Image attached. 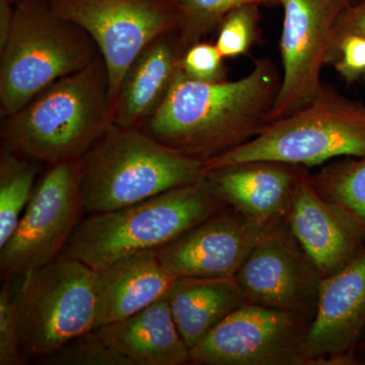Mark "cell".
Wrapping results in <instances>:
<instances>
[{"label": "cell", "mask_w": 365, "mask_h": 365, "mask_svg": "<svg viewBox=\"0 0 365 365\" xmlns=\"http://www.w3.org/2000/svg\"><path fill=\"white\" fill-rule=\"evenodd\" d=\"M280 86V71L267 57L255 60L252 71L235 81H195L179 67L163 104L141 129L204 163L268 126Z\"/></svg>", "instance_id": "1"}, {"label": "cell", "mask_w": 365, "mask_h": 365, "mask_svg": "<svg viewBox=\"0 0 365 365\" xmlns=\"http://www.w3.org/2000/svg\"><path fill=\"white\" fill-rule=\"evenodd\" d=\"M113 125L109 74L98 57L2 118L1 148L54 165L85 157Z\"/></svg>", "instance_id": "2"}, {"label": "cell", "mask_w": 365, "mask_h": 365, "mask_svg": "<svg viewBox=\"0 0 365 365\" xmlns=\"http://www.w3.org/2000/svg\"><path fill=\"white\" fill-rule=\"evenodd\" d=\"M227 205L205 176L127 207L83 217L61 256L93 269L163 248Z\"/></svg>", "instance_id": "3"}, {"label": "cell", "mask_w": 365, "mask_h": 365, "mask_svg": "<svg viewBox=\"0 0 365 365\" xmlns=\"http://www.w3.org/2000/svg\"><path fill=\"white\" fill-rule=\"evenodd\" d=\"M204 176L202 160L160 143L143 129L114 124L83 157L81 198L86 215L108 212Z\"/></svg>", "instance_id": "4"}, {"label": "cell", "mask_w": 365, "mask_h": 365, "mask_svg": "<svg viewBox=\"0 0 365 365\" xmlns=\"http://www.w3.org/2000/svg\"><path fill=\"white\" fill-rule=\"evenodd\" d=\"M98 57L90 35L58 16L45 0H14L11 32L0 47L1 119Z\"/></svg>", "instance_id": "5"}, {"label": "cell", "mask_w": 365, "mask_h": 365, "mask_svg": "<svg viewBox=\"0 0 365 365\" xmlns=\"http://www.w3.org/2000/svg\"><path fill=\"white\" fill-rule=\"evenodd\" d=\"M348 157H365V104L324 83L309 104L270 122L249 143L206 160L204 169L250 160H274L309 169Z\"/></svg>", "instance_id": "6"}, {"label": "cell", "mask_w": 365, "mask_h": 365, "mask_svg": "<svg viewBox=\"0 0 365 365\" xmlns=\"http://www.w3.org/2000/svg\"><path fill=\"white\" fill-rule=\"evenodd\" d=\"M16 290L21 347L30 360L51 355L96 328L93 269L59 257L21 277Z\"/></svg>", "instance_id": "7"}, {"label": "cell", "mask_w": 365, "mask_h": 365, "mask_svg": "<svg viewBox=\"0 0 365 365\" xmlns=\"http://www.w3.org/2000/svg\"><path fill=\"white\" fill-rule=\"evenodd\" d=\"M83 158L48 165L13 235L0 248L2 281L58 259L86 216L81 198Z\"/></svg>", "instance_id": "8"}, {"label": "cell", "mask_w": 365, "mask_h": 365, "mask_svg": "<svg viewBox=\"0 0 365 365\" xmlns=\"http://www.w3.org/2000/svg\"><path fill=\"white\" fill-rule=\"evenodd\" d=\"M61 18L81 26L107 67L113 107L125 73L153 41L177 33L176 0H45Z\"/></svg>", "instance_id": "9"}, {"label": "cell", "mask_w": 365, "mask_h": 365, "mask_svg": "<svg viewBox=\"0 0 365 365\" xmlns=\"http://www.w3.org/2000/svg\"><path fill=\"white\" fill-rule=\"evenodd\" d=\"M314 319L246 302L190 349L191 364L309 365L306 343Z\"/></svg>", "instance_id": "10"}, {"label": "cell", "mask_w": 365, "mask_h": 365, "mask_svg": "<svg viewBox=\"0 0 365 365\" xmlns=\"http://www.w3.org/2000/svg\"><path fill=\"white\" fill-rule=\"evenodd\" d=\"M283 7L280 36L281 86L270 121L309 104L323 88L334 29L350 0H278Z\"/></svg>", "instance_id": "11"}, {"label": "cell", "mask_w": 365, "mask_h": 365, "mask_svg": "<svg viewBox=\"0 0 365 365\" xmlns=\"http://www.w3.org/2000/svg\"><path fill=\"white\" fill-rule=\"evenodd\" d=\"M235 279L251 304L314 319L325 278L284 220L252 250Z\"/></svg>", "instance_id": "12"}, {"label": "cell", "mask_w": 365, "mask_h": 365, "mask_svg": "<svg viewBox=\"0 0 365 365\" xmlns=\"http://www.w3.org/2000/svg\"><path fill=\"white\" fill-rule=\"evenodd\" d=\"M282 222H259L225 205L155 252L178 278H234L256 245Z\"/></svg>", "instance_id": "13"}, {"label": "cell", "mask_w": 365, "mask_h": 365, "mask_svg": "<svg viewBox=\"0 0 365 365\" xmlns=\"http://www.w3.org/2000/svg\"><path fill=\"white\" fill-rule=\"evenodd\" d=\"M365 336V252L322 284L306 343L309 365L362 364Z\"/></svg>", "instance_id": "14"}, {"label": "cell", "mask_w": 365, "mask_h": 365, "mask_svg": "<svg viewBox=\"0 0 365 365\" xmlns=\"http://www.w3.org/2000/svg\"><path fill=\"white\" fill-rule=\"evenodd\" d=\"M287 220L324 278L347 267L365 252V239L359 225L342 209L319 195L309 170L295 188Z\"/></svg>", "instance_id": "15"}, {"label": "cell", "mask_w": 365, "mask_h": 365, "mask_svg": "<svg viewBox=\"0 0 365 365\" xmlns=\"http://www.w3.org/2000/svg\"><path fill=\"white\" fill-rule=\"evenodd\" d=\"M307 168L250 160L206 170L205 178L227 205L263 222L285 220L295 188Z\"/></svg>", "instance_id": "16"}, {"label": "cell", "mask_w": 365, "mask_h": 365, "mask_svg": "<svg viewBox=\"0 0 365 365\" xmlns=\"http://www.w3.org/2000/svg\"><path fill=\"white\" fill-rule=\"evenodd\" d=\"M178 277L155 250L120 257L93 269L96 328L122 321L167 297Z\"/></svg>", "instance_id": "17"}, {"label": "cell", "mask_w": 365, "mask_h": 365, "mask_svg": "<svg viewBox=\"0 0 365 365\" xmlns=\"http://www.w3.org/2000/svg\"><path fill=\"white\" fill-rule=\"evenodd\" d=\"M182 54L177 33H168L136 57L118 91L113 107L115 125L143 128L167 97Z\"/></svg>", "instance_id": "18"}, {"label": "cell", "mask_w": 365, "mask_h": 365, "mask_svg": "<svg viewBox=\"0 0 365 365\" xmlns=\"http://www.w3.org/2000/svg\"><path fill=\"white\" fill-rule=\"evenodd\" d=\"M128 365L190 364V349L177 329L167 297L122 321L97 329Z\"/></svg>", "instance_id": "19"}, {"label": "cell", "mask_w": 365, "mask_h": 365, "mask_svg": "<svg viewBox=\"0 0 365 365\" xmlns=\"http://www.w3.org/2000/svg\"><path fill=\"white\" fill-rule=\"evenodd\" d=\"M170 313L189 349L247 299L234 278H178L167 295Z\"/></svg>", "instance_id": "20"}, {"label": "cell", "mask_w": 365, "mask_h": 365, "mask_svg": "<svg viewBox=\"0 0 365 365\" xmlns=\"http://www.w3.org/2000/svg\"><path fill=\"white\" fill-rule=\"evenodd\" d=\"M42 163L0 150V248L13 235L32 198Z\"/></svg>", "instance_id": "21"}, {"label": "cell", "mask_w": 365, "mask_h": 365, "mask_svg": "<svg viewBox=\"0 0 365 365\" xmlns=\"http://www.w3.org/2000/svg\"><path fill=\"white\" fill-rule=\"evenodd\" d=\"M311 180L319 195L352 218L365 239V157L327 163Z\"/></svg>", "instance_id": "22"}, {"label": "cell", "mask_w": 365, "mask_h": 365, "mask_svg": "<svg viewBox=\"0 0 365 365\" xmlns=\"http://www.w3.org/2000/svg\"><path fill=\"white\" fill-rule=\"evenodd\" d=\"M179 38L182 52L217 30L223 19L237 7L249 4H275L278 0H176Z\"/></svg>", "instance_id": "23"}, {"label": "cell", "mask_w": 365, "mask_h": 365, "mask_svg": "<svg viewBox=\"0 0 365 365\" xmlns=\"http://www.w3.org/2000/svg\"><path fill=\"white\" fill-rule=\"evenodd\" d=\"M260 6L249 4L237 7L223 19L217 29L215 45L225 58L247 54L259 39Z\"/></svg>", "instance_id": "24"}, {"label": "cell", "mask_w": 365, "mask_h": 365, "mask_svg": "<svg viewBox=\"0 0 365 365\" xmlns=\"http://www.w3.org/2000/svg\"><path fill=\"white\" fill-rule=\"evenodd\" d=\"M38 361L53 365H128L126 360L106 344L98 330L74 338L56 352Z\"/></svg>", "instance_id": "25"}, {"label": "cell", "mask_w": 365, "mask_h": 365, "mask_svg": "<svg viewBox=\"0 0 365 365\" xmlns=\"http://www.w3.org/2000/svg\"><path fill=\"white\" fill-rule=\"evenodd\" d=\"M13 281H4L0 290V365L28 364L21 351L20 322Z\"/></svg>", "instance_id": "26"}, {"label": "cell", "mask_w": 365, "mask_h": 365, "mask_svg": "<svg viewBox=\"0 0 365 365\" xmlns=\"http://www.w3.org/2000/svg\"><path fill=\"white\" fill-rule=\"evenodd\" d=\"M225 57L215 44L201 41L191 46L180 60V68L188 78L199 81H223L227 76Z\"/></svg>", "instance_id": "27"}, {"label": "cell", "mask_w": 365, "mask_h": 365, "mask_svg": "<svg viewBox=\"0 0 365 365\" xmlns=\"http://www.w3.org/2000/svg\"><path fill=\"white\" fill-rule=\"evenodd\" d=\"M332 66L347 85L365 74V38L350 35L341 41Z\"/></svg>", "instance_id": "28"}, {"label": "cell", "mask_w": 365, "mask_h": 365, "mask_svg": "<svg viewBox=\"0 0 365 365\" xmlns=\"http://www.w3.org/2000/svg\"><path fill=\"white\" fill-rule=\"evenodd\" d=\"M350 35H359L365 38V0L357 4H350L341 14L334 29L332 44L327 59V66L333 64L341 41Z\"/></svg>", "instance_id": "29"}, {"label": "cell", "mask_w": 365, "mask_h": 365, "mask_svg": "<svg viewBox=\"0 0 365 365\" xmlns=\"http://www.w3.org/2000/svg\"><path fill=\"white\" fill-rule=\"evenodd\" d=\"M14 0H0V47L4 45L13 25Z\"/></svg>", "instance_id": "30"}, {"label": "cell", "mask_w": 365, "mask_h": 365, "mask_svg": "<svg viewBox=\"0 0 365 365\" xmlns=\"http://www.w3.org/2000/svg\"><path fill=\"white\" fill-rule=\"evenodd\" d=\"M359 349H361L364 351V354L365 355V336L364 340H362L361 345H360Z\"/></svg>", "instance_id": "31"}, {"label": "cell", "mask_w": 365, "mask_h": 365, "mask_svg": "<svg viewBox=\"0 0 365 365\" xmlns=\"http://www.w3.org/2000/svg\"><path fill=\"white\" fill-rule=\"evenodd\" d=\"M364 76H365V74H364Z\"/></svg>", "instance_id": "32"}]
</instances>
